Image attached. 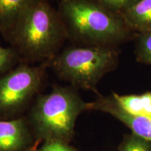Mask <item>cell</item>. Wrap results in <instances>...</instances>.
I'll return each instance as SVG.
<instances>
[{"instance_id": "7", "label": "cell", "mask_w": 151, "mask_h": 151, "mask_svg": "<svg viewBox=\"0 0 151 151\" xmlns=\"http://www.w3.org/2000/svg\"><path fill=\"white\" fill-rule=\"evenodd\" d=\"M31 141L27 119L0 120V151H25L32 146Z\"/></svg>"}, {"instance_id": "12", "label": "cell", "mask_w": 151, "mask_h": 151, "mask_svg": "<svg viewBox=\"0 0 151 151\" xmlns=\"http://www.w3.org/2000/svg\"><path fill=\"white\" fill-rule=\"evenodd\" d=\"M20 62V58L14 48L0 44V76L14 69Z\"/></svg>"}, {"instance_id": "10", "label": "cell", "mask_w": 151, "mask_h": 151, "mask_svg": "<svg viewBox=\"0 0 151 151\" xmlns=\"http://www.w3.org/2000/svg\"><path fill=\"white\" fill-rule=\"evenodd\" d=\"M113 97L120 108L134 116L151 118V92L142 94L120 95L112 94Z\"/></svg>"}, {"instance_id": "3", "label": "cell", "mask_w": 151, "mask_h": 151, "mask_svg": "<svg viewBox=\"0 0 151 151\" xmlns=\"http://www.w3.org/2000/svg\"><path fill=\"white\" fill-rule=\"evenodd\" d=\"M88 104L72 86H54L48 94L37 98L28 122L39 139L69 143L74 135L77 118L88 110Z\"/></svg>"}, {"instance_id": "4", "label": "cell", "mask_w": 151, "mask_h": 151, "mask_svg": "<svg viewBox=\"0 0 151 151\" xmlns=\"http://www.w3.org/2000/svg\"><path fill=\"white\" fill-rule=\"evenodd\" d=\"M118 62L117 47L71 45L45 65L76 89L96 92L99 81L116 69Z\"/></svg>"}, {"instance_id": "8", "label": "cell", "mask_w": 151, "mask_h": 151, "mask_svg": "<svg viewBox=\"0 0 151 151\" xmlns=\"http://www.w3.org/2000/svg\"><path fill=\"white\" fill-rule=\"evenodd\" d=\"M121 16L133 32H151V0H139L124 10Z\"/></svg>"}, {"instance_id": "11", "label": "cell", "mask_w": 151, "mask_h": 151, "mask_svg": "<svg viewBox=\"0 0 151 151\" xmlns=\"http://www.w3.org/2000/svg\"><path fill=\"white\" fill-rule=\"evenodd\" d=\"M135 54L138 62L151 65V32L137 34Z\"/></svg>"}, {"instance_id": "5", "label": "cell", "mask_w": 151, "mask_h": 151, "mask_svg": "<svg viewBox=\"0 0 151 151\" xmlns=\"http://www.w3.org/2000/svg\"><path fill=\"white\" fill-rule=\"evenodd\" d=\"M45 64L20 62L0 76V120L20 118V114L40 91L46 77Z\"/></svg>"}, {"instance_id": "6", "label": "cell", "mask_w": 151, "mask_h": 151, "mask_svg": "<svg viewBox=\"0 0 151 151\" xmlns=\"http://www.w3.org/2000/svg\"><path fill=\"white\" fill-rule=\"evenodd\" d=\"M88 110L99 111L109 113L124 123L132 130V134L151 142V118L134 116L119 106L112 94L99 95L95 101L88 104Z\"/></svg>"}, {"instance_id": "1", "label": "cell", "mask_w": 151, "mask_h": 151, "mask_svg": "<svg viewBox=\"0 0 151 151\" xmlns=\"http://www.w3.org/2000/svg\"><path fill=\"white\" fill-rule=\"evenodd\" d=\"M58 5L67 39L72 45L117 47L132 36L121 14L97 0H58Z\"/></svg>"}, {"instance_id": "16", "label": "cell", "mask_w": 151, "mask_h": 151, "mask_svg": "<svg viewBox=\"0 0 151 151\" xmlns=\"http://www.w3.org/2000/svg\"><path fill=\"white\" fill-rule=\"evenodd\" d=\"M37 144L32 145V146H30L29 148H27L25 151H36L37 150Z\"/></svg>"}, {"instance_id": "9", "label": "cell", "mask_w": 151, "mask_h": 151, "mask_svg": "<svg viewBox=\"0 0 151 151\" xmlns=\"http://www.w3.org/2000/svg\"><path fill=\"white\" fill-rule=\"evenodd\" d=\"M37 0H0V35L4 38Z\"/></svg>"}, {"instance_id": "2", "label": "cell", "mask_w": 151, "mask_h": 151, "mask_svg": "<svg viewBox=\"0 0 151 151\" xmlns=\"http://www.w3.org/2000/svg\"><path fill=\"white\" fill-rule=\"evenodd\" d=\"M4 39L17 52L20 62L33 65L50 61L67 37L58 10L48 0H37Z\"/></svg>"}, {"instance_id": "14", "label": "cell", "mask_w": 151, "mask_h": 151, "mask_svg": "<svg viewBox=\"0 0 151 151\" xmlns=\"http://www.w3.org/2000/svg\"><path fill=\"white\" fill-rule=\"evenodd\" d=\"M109 10L121 14L139 0H97Z\"/></svg>"}, {"instance_id": "13", "label": "cell", "mask_w": 151, "mask_h": 151, "mask_svg": "<svg viewBox=\"0 0 151 151\" xmlns=\"http://www.w3.org/2000/svg\"><path fill=\"white\" fill-rule=\"evenodd\" d=\"M119 151H151V142L132 134L124 139Z\"/></svg>"}, {"instance_id": "15", "label": "cell", "mask_w": 151, "mask_h": 151, "mask_svg": "<svg viewBox=\"0 0 151 151\" xmlns=\"http://www.w3.org/2000/svg\"><path fill=\"white\" fill-rule=\"evenodd\" d=\"M36 151H78L76 148L71 146L69 143L61 140H50L45 141L43 146H41Z\"/></svg>"}]
</instances>
